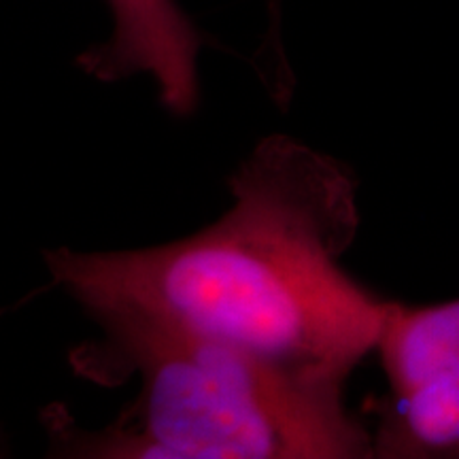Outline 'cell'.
Masks as SVG:
<instances>
[{
  "label": "cell",
  "instance_id": "obj_1",
  "mask_svg": "<svg viewBox=\"0 0 459 459\" xmlns=\"http://www.w3.org/2000/svg\"><path fill=\"white\" fill-rule=\"evenodd\" d=\"M220 220L172 243L45 251L85 313L124 311L344 387L375 351L389 300L342 268L359 230L358 181L285 134L257 143L228 179Z\"/></svg>",
  "mask_w": 459,
  "mask_h": 459
},
{
  "label": "cell",
  "instance_id": "obj_2",
  "mask_svg": "<svg viewBox=\"0 0 459 459\" xmlns=\"http://www.w3.org/2000/svg\"><path fill=\"white\" fill-rule=\"evenodd\" d=\"M99 341L71 355L99 385L136 381L117 421L88 432L48 412L57 457L96 459H364L372 432L341 385L308 381L255 355L124 311L88 313Z\"/></svg>",
  "mask_w": 459,
  "mask_h": 459
},
{
  "label": "cell",
  "instance_id": "obj_3",
  "mask_svg": "<svg viewBox=\"0 0 459 459\" xmlns=\"http://www.w3.org/2000/svg\"><path fill=\"white\" fill-rule=\"evenodd\" d=\"M375 351L389 392L366 404L377 415L372 457L459 459V298L389 300Z\"/></svg>",
  "mask_w": 459,
  "mask_h": 459
},
{
  "label": "cell",
  "instance_id": "obj_4",
  "mask_svg": "<svg viewBox=\"0 0 459 459\" xmlns=\"http://www.w3.org/2000/svg\"><path fill=\"white\" fill-rule=\"evenodd\" d=\"M113 30L77 65L99 82L147 74L172 115H192L200 100L203 39L177 0H107Z\"/></svg>",
  "mask_w": 459,
  "mask_h": 459
},
{
  "label": "cell",
  "instance_id": "obj_5",
  "mask_svg": "<svg viewBox=\"0 0 459 459\" xmlns=\"http://www.w3.org/2000/svg\"><path fill=\"white\" fill-rule=\"evenodd\" d=\"M277 3H279V0H273V3H271V7H273V11H274V9H277Z\"/></svg>",
  "mask_w": 459,
  "mask_h": 459
}]
</instances>
